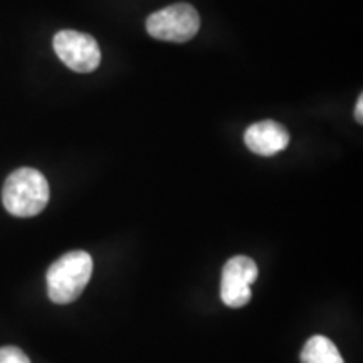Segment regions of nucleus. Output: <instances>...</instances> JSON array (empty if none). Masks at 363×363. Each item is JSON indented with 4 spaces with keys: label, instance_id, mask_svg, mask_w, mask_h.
Returning a JSON list of instances; mask_svg holds the SVG:
<instances>
[{
    "label": "nucleus",
    "instance_id": "7ed1b4c3",
    "mask_svg": "<svg viewBox=\"0 0 363 363\" xmlns=\"http://www.w3.org/2000/svg\"><path fill=\"white\" fill-rule=\"evenodd\" d=\"M201 29V17L190 4L174 6L153 12L147 19V33L165 43H187Z\"/></svg>",
    "mask_w": 363,
    "mask_h": 363
},
{
    "label": "nucleus",
    "instance_id": "423d86ee",
    "mask_svg": "<svg viewBox=\"0 0 363 363\" xmlns=\"http://www.w3.org/2000/svg\"><path fill=\"white\" fill-rule=\"evenodd\" d=\"M289 131L278 121L264 120L249 126L244 133L246 147L261 157H272L289 145Z\"/></svg>",
    "mask_w": 363,
    "mask_h": 363
},
{
    "label": "nucleus",
    "instance_id": "6e6552de",
    "mask_svg": "<svg viewBox=\"0 0 363 363\" xmlns=\"http://www.w3.org/2000/svg\"><path fill=\"white\" fill-rule=\"evenodd\" d=\"M0 363H30L29 357L17 347L0 348Z\"/></svg>",
    "mask_w": 363,
    "mask_h": 363
},
{
    "label": "nucleus",
    "instance_id": "f257e3e1",
    "mask_svg": "<svg viewBox=\"0 0 363 363\" xmlns=\"http://www.w3.org/2000/svg\"><path fill=\"white\" fill-rule=\"evenodd\" d=\"M93 274V259L84 251H71L61 256L45 274L48 296L56 305L76 301L88 286Z\"/></svg>",
    "mask_w": 363,
    "mask_h": 363
},
{
    "label": "nucleus",
    "instance_id": "1a4fd4ad",
    "mask_svg": "<svg viewBox=\"0 0 363 363\" xmlns=\"http://www.w3.org/2000/svg\"><path fill=\"white\" fill-rule=\"evenodd\" d=\"M355 118L358 123H363V96L360 94V98H358L357 101V106H355Z\"/></svg>",
    "mask_w": 363,
    "mask_h": 363
},
{
    "label": "nucleus",
    "instance_id": "f03ea898",
    "mask_svg": "<svg viewBox=\"0 0 363 363\" xmlns=\"http://www.w3.org/2000/svg\"><path fill=\"white\" fill-rule=\"evenodd\" d=\"M49 202V184L39 170L19 169L7 177L2 189V203L13 217H34Z\"/></svg>",
    "mask_w": 363,
    "mask_h": 363
},
{
    "label": "nucleus",
    "instance_id": "20e7f679",
    "mask_svg": "<svg viewBox=\"0 0 363 363\" xmlns=\"http://www.w3.org/2000/svg\"><path fill=\"white\" fill-rule=\"evenodd\" d=\"M54 52L71 71L93 72L101 65V51L96 39L78 30H61L54 35Z\"/></svg>",
    "mask_w": 363,
    "mask_h": 363
},
{
    "label": "nucleus",
    "instance_id": "0eeeda50",
    "mask_svg": "<svg viewBox=\"0 0 363 363\" xmlns=\"http://www.w3.org/2000/svg\"><path fill=\"white\" fill-rule=\"evenodd\" d=\"M299 358L301 363H345L337 345L323 335H315L308 340Z\"/></svg>",
    "mask_w": 363,
    "mask_h": 363
},
{
    "label": "nucleus",
    "instance_id": "39448f33",
    "mask_svg": "<svg viewBox=\"0 0 363 363\" xmlns=\"http://www.w3.org/2000/svg\"><path fill=\"white\" fill-rule=\"evenodd\" d=\"M259 269L247 256H234L225 262L220 276V299L229 308H242L251 301V284Z\"/></svg>",
    "mask_w": 363,
    "mask_h": 363
}]
</instances>
